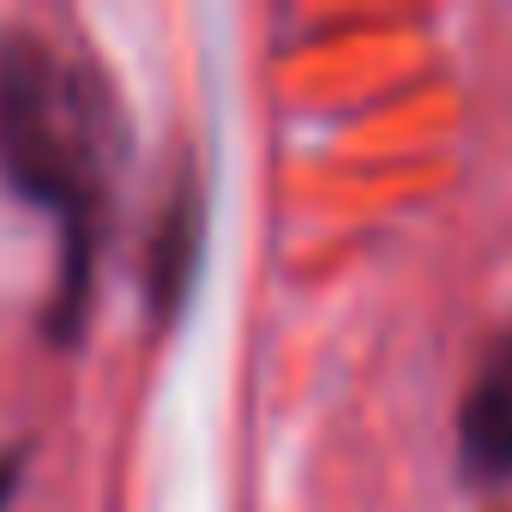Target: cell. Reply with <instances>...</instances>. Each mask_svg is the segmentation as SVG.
<instances>
[{"label":"cell","mask_w":512,"mask_h":512,"mask_svg":"<svg viewBox=\"0 0 512 512\" xmlns=\"http://www.w3.org/2000/svg\"><path fill=\"white\" fill-rule=\"evenodd\" d=\"M103 103L37 31H0V181L61 223L55 332H79L91 302V253L103 211Z\"/></svg>","instance_id":"obj_1"},{"label":"cell","mask_w":512,"mask_h":512,"mask_svg":"<svg viewBox=\"0 0 512 512\" xmlns=\"http://www.w3.org/2000/svg\"><path fill=\"white\" fill-rule=\"evenodd\" d=\"M458 464L470 482L512 476V332L494 338V350L482 356V368L458 404Z\"/></svg>","instance_id":"obj_2"},{"label":"cell","mask_w":512,"mask_h":512,"mask_svg":"<svg viewBox=\"0 0 512 512\" xmlns=\"http://www.w3.org/2000/svg\"><path fill=\"white\" fill-rule=\"evenodd\" d=\"M199 229H205L199 193L181 187L169 217H163V229H157V253H151V308L157 314L187 296V278H193V260H199Z\"/></svg>","instance_id":"obj_3"},{"label":"cell","mask_w":512,"mask_h":512,"mask_svg":"<svg viewBox=\"0 0 512 512\" xmlns=\"http://www.w3.org/2000/svg\"><path fill=\"white\" fill-rule=\"evenodd\" d=\"M13 482H19V452H7V458H0V506L13 500Z\"/></svg>","instance_id":"obj_4"}]
</instances>
